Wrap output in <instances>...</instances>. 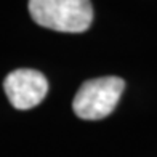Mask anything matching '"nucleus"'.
Segmentation results:
<instances>
[{
	"instance_id": "2",
	"label": "nucleus",
	"mask_w": 157,
	"mask_h": 157,
	"mask_svg": "<svg viewBox=\"0 0 157 157\" xmlns=\"http://www.w3.org/2000/svg\"><path fill=\"white\" fill-rule=\"evenodd\" d=\"M124 88L125 82L116 75L83 82L72 101L75 116L83 120H101L108 117L116 109Z\"/></svg>"
},
{
	"instance_id": "3",
	"label": "nucleus",
	"mask_w": 157,
	"mask_h": 157,
	"mask_svg": "<svg viewBox=\"0 0 157 157\" xmlns=\"http://www.w3.org/2000/svg\"><path fill=\"white\" fill-rule=\"evenodd\" d=\"M3 88L13 108L26 111L39 106L45 99L48 80L35 69H15L5 77Z\"/></svg>"
},
{
	"instance_id": "1",
	"label": "nucleus",
	"mask_w": 157,
	"mask_h": 157,
	"mask_svg": "<svg viewBox=\"0 0 157 157\" xmlns=\"http://www.w3.org/2000/svg\"><path fill=\"white\" fill-rule=\"evenodd\" d=\"M27 6L39 26L58 32H85L93 21V6L87 0H32Z\"/></svg>"
}]
</instances>
